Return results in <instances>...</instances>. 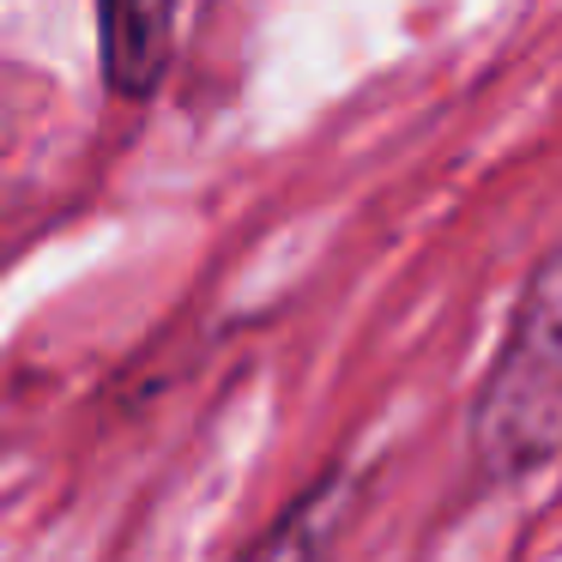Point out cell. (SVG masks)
Returning <instances> with one entry per match:
<instances>
[{
    "mask_svg": "<svg viewBox=\"0 0 562 562\" xmlns=\"http://www.w3.org/2000/svg\"><path fill=\"white\" fill-rule=\"evenodd\" d=\"M472 465L496 484L562 460V236L532 267L472 393Z\"/></svg>",
    "mask_w": 562,
    "mask_h": 562,
    "instance_id": "6da1fadb",
    "label": "cell"
},
{
    "mask_svg": "<svg viewBox=\"0 0 562 562\" xmlns=\"http://www.w3.org/2000/svg\"><path fill=\"white\" fill-rule=\"evenodd\" d=\"M182 0H98L103 13V74L122 98H146L164 79Z\"/></svg>",
    "mask_w": 562,
    "mask_h": 562,
    "instance_id": "7a4b0ae2",
    "label": "cell"
},
{
    "mask_svg": "<svg viewBox=\"0 0 562 562\" xmlns=\"http://www.w3.org/2000/svg\"><path fill=\"white\" fill-rule=\"evenodd\" d=\"M351 496H357L351 477L327 472L315 490H303V496L279 514V526L260 538L248 562H327L333 538H339L345 514H351Z\"/></svg>",
    "mask_w": 562,
    "mask_h": 562,
    "instance_id": "3957f363",
    "label": "cell"
}]
</instances>
